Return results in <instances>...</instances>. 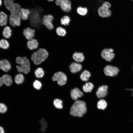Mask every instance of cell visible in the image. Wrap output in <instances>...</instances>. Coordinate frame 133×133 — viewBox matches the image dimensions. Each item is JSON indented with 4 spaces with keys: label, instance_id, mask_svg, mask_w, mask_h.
I'll list each match as a JSON object with an SVG mask.
<instances>
[{
    "label": "cell",
    "instance_id": "obj_1",
    "mask_svg": "<svg viewBox=\"0 0 133 133\" xmlns=\"http://www.w3.org/2000/svg\"><path fill=\"white\" fill-rule=\"evenodd\" d=\"M86 106L85 102L83 101H75L70 108V114L74 116H82L86 112Z\"/></svg>",
    "mask_w": 133,
    "mask_h": 133
},
{
    "label": "cell",
    "instance_id": "obj_2",
    "mask_svg": "<svg viewBox=\"0 0 133 133\" xmlns=\"http://www.w3.org/2000/svg\"><path fill=\"white\" fill-rule=\"evenodd\" d=\"M16 63L20 65L17 66L16 68L18 71L23 72L25 74L28 73L30 71L31 67L30 61L26 57L18 56L16 59Z\"/></svg>",
    "mask_w": 133,
    "mask_h": 133
},
{
    "label": "cell",
    "instance_id": "obj_3",
    "mask_svg": "<svg viewBox=\"0 0 133 133\" xmlns=\"http://www.w3.org/2000/svg\"><path fill=\"white\" fill-rule=\"evenodd\" d=\"M48 55V51L45 49L41 48L33 53L31 59L35 65H38L45 61Z\"/></svg>",
    "mask_w": 133,
    "mask_h": 133
},
{
    "label": "cell",
    "instance_id": "obj_4",
    "mask_svg": "<svg viewBox=\"0 0 133 133\" xmlns=\"http://www.w3.org/2000/svg\"><path fill=\"white\" fill-rule=\"evenodd\" d=\"M111 7V4L109 2H104L98 9V13L99 16L103 18L110 17L112 14L110 9Z\"/></svg>",
    "mask_w": 133,
    "mask_h": 133
},
{
    "label": "cell",
    "instance_id": "obj_5",
    "mask_svg": "<svg viewBox=\"0 0 133 133\" xmlns=\"http://www.w3.org/2000/svg\"><path fill=\"white\" fill-rule=\"evenodd\" d=\"M30 16V22L32 26L36 28L40 26L41 24V19L38 11H31Z\"/></svg>",
    "mask_w": 133,
    "mask_h": 133
},
{
    "label": "cell",
    "instance_id": "obj_6",
    "mask_svg": "<svg viewBox=\"0 0 133 133\" xmlns=\"http://www.w3.org/2000/svg\"><path fill=\"white\" fill-rule=\"evenodd\" d=\"M53 81H57L58 85L62 86L65 84L67 82V77L63 72L59 71L55 73L52 77Z\"/></svg>",
    "mask_w": 133,
    "mask_h": 133
},
{
    "label": "cell",
    "instance_id": "obj_7",
    "mask_svg": "<svg viewBox=\"0 0 133 133\" xmlns=\"http://www.w3.org/2000/svg\"><path fill=\"white\" fill-rule=\"evenodd\" d=\"M103 71L106 75L111 77L116 76L120 71L118 67L111 65H108L105 66Z\"/></svg>",
    "mask_w": 133,
    "mask_h": 133
},
{
    "label": "cell",
    "instance_id": "obj_8",
    "mask_svg": "<svg viewBox=\"0 0 133 133\" xmlns=\"http://www.w3.org/2000/svg\"><path fill=\"white\" fill-rule=\"evenodd\" d=\"M112 48L105 49L102 51L101 55L102 58L108 62H111L115 57V54Z\"/></svg>",
    "mask_w": 133,
    "mask_h": 133
},
{
    "label": "cell",
    "instance_id": "obj_9",
    "mask_svg": "<svg viewBox=\"0 0 133 133\" xmlns=\"http://www.w3.org/2000/svg\"><path fill=\"white\" fill-rule=\"evenodd\" d=\"M54 19V17L51 14L44 15L43 17L42 23L46 28L49 30L54 28L52 21Z\"/></svg>",
    "mask_w": 133,
    "mask_h": 133
},
{
    "label": "cell",
    "instance_id": "obj_10",
    "mask_svg": "<svg viewBox=\"0 0 133 133\" xmlns=\"http://www.w3.org/2000/svg\"><path fill=\"white\" fill-rule=\"evenodd\" d=\"M108 87L107 85H102L99 87L96 91L97 97L99 99L104 98L107 95Z\"/></svg>",
    "mask_w": 133,
    "mask_h": 133
},
{
    "label": "cell",
    "instance_id": "obj_11",
    "mask_svg": "<svg viewBox=\"0 0 133 133\" xmlns=\"http://www.w3.org/2000/svg\"><path fill=\"white\" fill-rule=\"evenodd\" d=\"M9 22L13 27L19 26L21 24V18L17 14H11L9 17Z\"/></svg>",
    "mask_w": 133,
    "mask_h": 133
},
{
    "label": "cell",
    "instance_id": "obj_12",
    "mask_svg": "<svg viewBox=\"0 0 133 133\" xmlns=\"http://www.w3.org/2000/svg\"><path fill=\"white\" fill-rule=\"evenodd\" d=\"M35 32V30L28 27L24 29L23 33L26 38L30 40L34 37Z\"/></svg>",
    "mask_w": 133,
    "mask_h": 133
},
{
    "label": "cell",
    "instance_id": "obj_13",
    "mask_svg": "<svg viewBox=\"0 0 133 133\" xmlns=\"http://www.w3.org/2000/svg\"><path fill=\"white\" fill-rule=\"evenodd\" d=\"M60 6L64 12H69L71 9V2L70 0H63Z\"/></svg>",
    "mask_w": 133,
    "mask_h": 133
},
{
    "label": "cell",
    "instance_id": "obj_14",
    "mask_svg": "<svg viewBox=\"0 0 133 133\" xmlns=\"http://www.w3.org/2000/svg\"><path fill=\"white\" fill-rule=\"evenodd\" d=\"M11 68L9 61L5 59L0 60V69L6 72H7Z\"/></svg>",
    "mask_w": 133,
    "mask_h": 133
},
{
    "label": "cell",
    "instance_id": "obj_15",
    "mask_svg": "<svg viewBox=\"0 0 133 133\" xmlns=\"http://www.w3.org/2000/svg\"><path fill=\"white\" fill-rule=\"evenodd\" d=\"M0 79L2 85L5 84L6 86H9L12 84L13 80L11 76L8 74L3 75L2 77H0Z\"/></svg>",
    "mask_w": 133,
    "mask_h": 133
},
{
    "label": "cell",
    "instance_id": "obj_16",
    "mask_svg": "<svg viewBox=\"0 0 133 133\" xmlns=\"http://www.w3.org/2000/svg\"><path fill=\"white\" fill-rule=\"evenodd\" d=\"M31 13V11L28 9L22 8L18 15L20 18L23 20L28 19Z\"/></svg>",
    "mask_w": 133,
    "mask_h": 133
},
{
    "label": "cell",
    "instance_id": "obj_17",
    "mask_svg": "<svg viewBox=\"0 0 133 133\" xmlns=\"http://www.w3.org/2000/svg\"><path fill=\"white\" fill-rule=\"evenodd\" d=\"M70 95L72 99L76 100L78 98L81 97L83 95V93L78 88H75L71 91Z\"/></svg>",
    "mask_w": 133,
    "mask_h": 133
},
{
    "label": "cell",
    "instance_id": "obj_18",
    "mask_svg": "<svg viewBox=\"0 0 133 133\" xmlns=\"http://www.w3.org/2000/svg\"><path fill=\"white\" fill-rule=\"evenodd\" d=\"M82 68V66L81 64L75 62L72 63L69 66L71 72L73 73L80 71Z\"/></svg>",
    "mask_w": 133,
    "mask_h": 133
},
{
    "label": "cell",
    "instance_id": "obj_19",
    "mask_svg": "<svg viewBox=\"0 0 133 133\" xmlns=\"http://www.w3.org/2000/svg\"><path fill=\"white\" fill-rule=\"evenodd\" d=\"M27 46L28 48L31 50L37 49L38 45L37 40L35 39H33L29 40L27 42Z\"/></svg>",
    "mask_w": 133,
    "mask_h": 133
},
{
    "label": "cell",
    "instance_id": "obj_20",
    "mask_svg": "<svg viewBox=\"0 0 133 133\" xmlns=\"http://www.w3.org/2000/svg\"><path fill=\"white\" fill-rule=\"evenodd\" d=\"M8 16L3 11L0 12V25L1 26L6 25L7 23Z\"/></svg>",
    "mask_w": 133,
    "mask_h": 133
},
{
    "label": "cell",
    "instance_id": "obj_21",
    "mask_svg": "<svg viewBox=\"0 0 133 133\" xmlns=\"http://www.w3.org/2000/svg\"><path fill=\"white\" fill-rule=\"evenodd\" d=\"M15 0H3V3L5 7L8 10L11 11L14 6L15 3Z\"/></svg>",
    "mask_w": 133,
    "mask_h": 133
},
{
    "label": "cell",
    "instance_id": "obj_22",
    "mask_svg": "<svg viewBox=\"0 0 133 133\" xmlns=\"http://www.w3.org/2000/svg\"><path fill=\"white\" fill-rule=\"evenodd\" d=\"M73 58L75 61L77 62H82L84 59L83 54L81 52H75L73 55Z\"/></svg>",
    "mask_w": 133,
    "mask_h": 133
},
{
    "label": "cell",
    "instance_id": "obj_23",
    "mask_svg": "<svg viewBox=\"0 0 133 133\" xmlns=\"http://www.w3.org/2000/svg\"><path fill=\"white\" fill-rule=\"evenodd\" d=\"M12 31L10 28L9 26L5 27L3 31V36L6 38H9L11 36Z\"/></svg>",
    "mask_w": 133,
    "mask_h": 133
},
{
    "label": "cell",
    "instance_id": "obj_24",
    "mask_svg": "<svg viewBox=\"0 0 133 133\" xmlns=\"http://www.w3.org/2000/svg\"><path fill=\"white\" fill-rule=\"evenodd\" d=\"M91 76L89 72L87 70L83 71L81 74L80 76L81 79L83 81H87Z\"/></svg>",
    "mask_w": 133,
    "mask_h": 133
},
{
    "label": "cell",
    "instance_id": "obj_25",
    "mask_svg": "<svg viewBox=\"0 0 133 133\" xmlns=\"http://www.w3.org/2000/svg\"><path fill=\"white\" fill-rule=\"evenodd\" d=\"M93 88L94 85L92 83L88 82L83 86V89L84 92L88 93L91 92Z\"/></svg>",
    "mask_w": 133,
    "mask_h": 133
},
{
    "label": "cell",
    "instance_id": "obj_26",
    "mask_svg": "<svg viewBox=\"0 0 133 133\" xmlns=\"http://www.w3.org/2000/svg\"><path fill=\"white\" fill-rule=\"evenodd\" d=\"M107 106V102L104 99L100 100L98 102L97 107L99 109L104 110Z\"/></svg>",
    "mask_w": 133,
    "mask_h": 133
},
{
    "label": "cell",
    "instance_id": "obj_27",
    "mask_svg": "<svg viewBox=\"0 0 133 133\" xmlns=\"http://www.w3.org/2000/svg\"><path fill=\"white\" fill-rule=\"evenodd\" d=\"M77 11L79 15L84 16L87 13L88 9L86 7H83L81 6H79L77 8Z\"/></svg>",
    "mask_w": 133,
    "mask_h": 133
},
{
    "label": "cell",
    "instance_id": "obj_28",
    "mask_svg": "<svg viewBox=\"0 0 133 133\" xmlns=\"http://www.w3.org/2000/svg\"><path fill=\"white\" fill-rule=\"evenodd\" d=\"M24 76L22 74H19L16 75L15 78V83L18 84L22 83L24 82Z\"/></svg>",
    "mask_w": 133,
    "mask_h": 133
},
{
    "label": "cell",
    "instance_id": "obj_29",
    "mask_svg": "<svg viewBox=\"0 0 133 133\" xmlns=\"http://www.w3.org/2000/svg\"><path fill=\"white\" fill-rule=\"evenodd\" d=\"M9 46V44L6 40L2 39L0 40V48L3 49H8Z\"/></svg>",
    "mask_w": 133,
    "mask_h": 133
},
{
    "label": "cell",
    "instance_id": "obj_30",
    "mask_svg": "<svg viewBox=\"0 0 133 133\" xmlns=\"http://www.w3.org/2000/svg\"><path fill=\"white\" fill-rule=\"evenodd\" d=\"M39 122L41 125L40 130L43 132H44L47 127V123L43 118H42L40 120Z\"/></svg>",
    "mask_w": 133,
    "mask_h": 133
},
{
    "label": "cell",
    "instance_id": "obj_31",
    "mask_svg": "<svg viewBox=\"0 0 133 133\" xmlns=\"http://www.w3.org/2000/svg\"><path fill=\"white\" fill-rule=\"evenodd\" d=\"M70 20V18L69 17L65 16L61 18L60 20L61 23L62 25L65 26L68 25L69 24Z\"/></svg>",
    "mask_w": 133,
    "mask_h": 133
},
{
    "label": "cell",
    "instance_id": "obj_32",
    "mask_svg": "<svg viewBox=\"0 0 133 133\" xmlns=\"http://www.w3.org/2000/svg\"><path fill=\"white\" fill-rule=\"evenodd\" d=\"M62 101L58 99L54 100L53 101V104L55 107L58 109H61L63 108Z\"/></svg>",
    "mask_w": 133,
    "mask_h": 133
},
{
    "label": "cell",
    "instance_id": "obj_33",
    "mask_svg": "<svg viewBox=\"0 0 133 133\" xmlns=\"http://www.w3.org/2000/svg\"><path fill=\"white\" fill-rule=\"evenodd\" d=\"M36 77L38 78L42 77L44 75V72L42 68L41 67L38 68L35 71Z\"/></svg>",
    "mask_w": 133,
    "mask_h": 133
},
{
    "label": "cell",
    "instance_id": "obj_34",
    "mask_svg": "<svg viewBox=\"0 0 133 133\" xmlns=\"http://www.w3.org/2000/svg\"><path fill=\"white\" fill-rule=\"evenodd\" d=\"M56 32L58 35L62 36H65L66 33V30L61 27H58L57 28Z\"/></svg>",
    "mask_w": 133,
    "mask_h": 133
},
{
    "label": "cell",
    "instance_id": "obj_35",
    "mask_svg": "<svg viewBox=\"0 0 133 133\" xmlns=\"http://www.w3.org/2000/svg\"><path fill=\"white\" fill-rule=\"evenodd\" d=\"M7 110V107L4 103H0V113L4 114Z\"/></svg>",
    "mask_w": 133,
    "mask_h": 133
},
{
    "label": "cell",
    "instance_id": "obj_36",
    "mask_svg": "<svg viewBox=\"0 0 133 133\" xmlns=\"http://www.w3.org/2000/svg\"><path fill=\"white\" fill-rule=\"evenodd\" d=\"M33 86L37 90L40 89L42 86L41 83L37 80H35L33 83Z\"/></svg>",
    "mask_w": 133,
    "mask_h": 133
},
{
    "label": "cell",
    "instance_id": "obj_37",
    "mask_svg": "<svg viewBox=\"0 0 133 133\" xmlns=\"http://www.w3.org/2000/svg\"><path fill=\"white\" fill-rule=\"evenodd\" d=\"M0 133H5L4 128L1 125H0Z\"/></svg>",
    "mask_w": 133,
    "mask_h": 133
},
{
    "label": "cell",
    "instance_id": "obj_38",
    "mask_svg": "<svg viewBox=\"0 0 133 133\" xmlns=\"http://www.w3.org/2000/svg\"><path fill=\"white\" fill-rule=\"evenodd\" d=\"M55 0H46L47 1L50 2H53Z\"/></svg>",
    "mask_w": 133,
    "mask_h": 133
},
{
    "label": "cell",
    "instance_id": "obj_39",
    "mask_svg": "<svg viewBox=\"0 0 133 133\" xmlns=\"http://www.w3.org/2000/svg\"><path fill=\"white\" fill-rule=\"evenodd\" d=\"M2 0H0V7L2 5Z\"/></svg>",
    "mask_w": 133,
    "mask_h": 133
},
{
    "label": "cell",
    "instance_id": "obj_40",
    "mask_svg": "<svg viewBox=\"0 0 133 133\" xmlns=\"http://www.w3.org/2000/svg\"><path fill=\"white\" fill-rule=\"evenodd\" d=\"M131 0L133 1V0Z\"/></svg>",
    "mask_w": 133,
    "mask_h": 133
}]
</instances>
